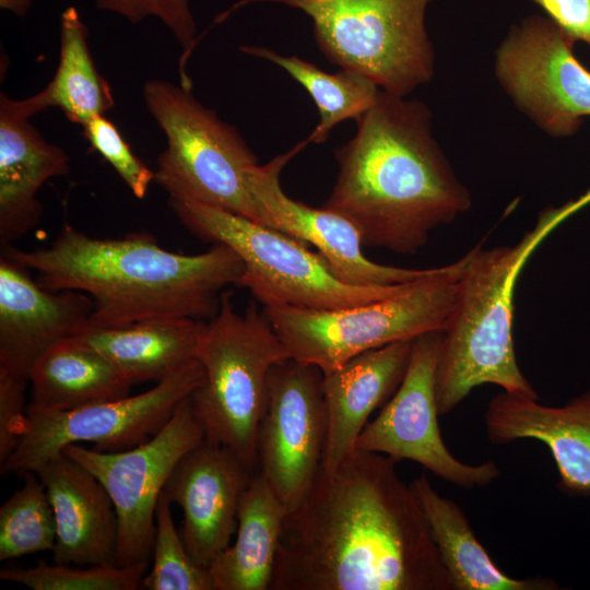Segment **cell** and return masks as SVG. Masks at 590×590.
Wrapping results in <instances>:
<instances>
[{
  "label": "cell",
  "mask_w": 590,
  "mask_h": 590,
  "mask_svg": "<svg viewBox=\"0 0 590 590\" xmlns=\"http://www.w3.org/2000/svg\"><path fill=\"white\" fill-rule=\"evenodd\" d=\"M170 206L192 234L226 245L240 257L245 270L238 287L249 290L263 307L343 309L397 295L418 282L346 284L319 252L272 227L205 204L170 202Z\"/></svg>",
  "instance_id": "obj_9"
},
{
  "label": "cell",
  "mask_w": 590,
  "mask_h": 590,
  "mask_svg": "<svg viewBox=\"0 0 590 590\" xmlns=\"http://www.w3.org/2000/svg\"><path fill=\"white\" fill-rule=\"evenodd\" d=\"M0 7L17 16H24L32 7V0H0Z\"/></svg>",
  "instance_id": "obj_35"
},
{
  "label": "cell",
  "mask_w": 590,
  "mask_h": 590,
  "mask_svg": "<svg viewBox=\"0 0 590 590\" xmlns=\"http://www.w3.org/2000/svg\"><path fill=\"white\" fill-rule=\"evenodd\" d=\"M432 1L241 0L216 22L257 2L297 9L310 17L327 60L366 75L387 93L406 97L434 76L435 52L425 25Z\"/></svg>",
  "instance_id": "obj_7"
},
{
  "label": "cell",
  "mask_w": 590,
  "mask_h": 590,
  "mask_svg": "<svg viewBox=\"0 0 590 590\" xmlns=\"http://www.w3.org/2000/svg\"><path fill=\"white\" fill-rule=\"evenodd\" d=\"M172 502L163 492L155 511L153 565L142 579L146 590H214L209 568L189 554L173 520Z\"/></svg>",
  "instance_id": "obj_30"
},
{
  "label": "cell",
  "mask_w": 590,
  "mask_h": 590,
  "mask_svg": "<svg viewBox=\"0 0 590 590\" xmlns=\"http://www.w3.org/2000/svg\"><path fill=\"white\" fill-rule=\"evenodd\" d=\"M203 380V367L196 361L137 396L61 412L26 411L19 441L0 471L35 472L73 444L91 442L105 452L133 448L157 434Z\"/></svg>",
  "instance_id": "obj_10"
},
{
  "label": "cell",
  "mask_w": 590,
  "mask_h": 590,
  "mask_svg": "<svg viewBox=\"0 0 590 590\" xmlns=\"http://www.w3.org/2000/svg\"><path fill=\"white\" fill-rule=\"evenodd\" d=\"M556 225V209L548 210L516 246L484 250L477 245L468 252L437 365L439 415L485 384L538 399L516 358L514 291L527 259Z\"/></svg>",
  "instance_id": "obj_4"
},
{
  "label": "cell",
  "mask_w": 590,
  "mask_h": 590,
  "mask_svg": "<svg viewBox=\"0 0 590 590\" xmlns=\"http://www.w3.org/2000/svg\"><path fill=\"white\" fill-rule=\"evenodd\" d=\"M287 509L266 479L251 476L239 504L236 539L209 566L214 590H269Z\"/></svg>",
  "instance_id": "obj_23"
},
{
  "label": "cell",
  "mask_w": 590,
  "mask_h": 590,
  "mask_svg": "<svg viewBox=\"0 0 590 590\" xmlns=\"http://www.w3.org/2000/svg\"><path fill=\"white\" fill-rule=\"evenodd\" d=\"M87 27L75 7L60 16L59 61L52 80L34 94L40 110L57 107L80 126L114 107L108 82L98 72L87 44Z\"/></svg>",
  "instance_id": "obj_26"
},
{
  "label": "cell",
  "mask_w": 590,
  "mask_h": 590,
  "mask_svg": "<svg viewBox=\"0 0 590 590\" xmlns=\"http://www.w3.org/2000/svg\"><path fill=\"white\" fill-rule=\"evenodd\" d=\"M101 10L137 24L148 17L161 21L184 48L180 59V84L191 88L185 64L197 45V25L189 0H95Z\"/></svg>",
  "instance_id": "obj_31"
},
{
  "label": "cell",
  "mask_w": 590,
  "mask_h": 590,
  "mask_svg": "<svg viewBox=\"0 0 590 590\" xmlns=\"http://www.w3.org/2000/svg\"><path fill=\"white\" fill-rule=\"evenodd\" d=\"M444 332L412 341L405 375L379 414L359 434L355 448L412 460L459 487L486 486L500 475L494 461L468 464L447 448L439 429L436 371Z\"/></svg>",
  "instance_id": "obj_14"
},
{
  "label": "cell",
  "mask_w": 590,
  "mask_h": 590,
  "mask_svg": "<svg viewBox=\"0 0 590 590\" xmlns=\"http://www.w3.org/2000/svg\"><path fill=\"white\" fill-rule=\"evenodd\" d=\"M205 440L189 397L161 430L122 451L105 452L81 444L62 451L104 485L118 518L117 565L149 560L155 538V511L166 482L179 460Z\"/></svg>",
  "instance_id": "obj_11"
},
{
  "label": "cell",
  "mask_w": 590,
  "mask_h": 590,
  "mask_svg": "<svg viewBox=\"0 0 590 590\" xmlns=\"http://www.w3.org/2000/svg\"><path fill=\"white\" fill-rule=\"evenodd\" d=\"M93 299L78 291H50L7 255L0 258V373L28 380L45 352L86 329Z\"/></svg>",
  "instance_id": "obj_17"
},
{
  "label": "cell",
  "mask_w": 590,
  "mask_h": 590,
  "mask_svg": "<svg viewBox=\"0 0 590 590\" xmlns=\"http://www.w3.org/2000/svg\"><path fill=\"white\" fill-rule=\"evenodd\" d=\"M82 127L92 149L111 165L135 198L143 199L155 173L132 152L118 128L104 115L93 117Z\"/></svg>",
  "instance_id": "obj_32"
},
{
  "label": "cell",
  "mask_w": 590,
  "mask_h": 590,
  "mask_svg": "<svg viewBox=\"0 0 590 590\" xmlns=\"http://www.w3.org/2000/svg\"><path fill=\"white\" fill-rule=\"evenodd\" d=\"M430 530L453 590H556L550 578H512L475 538L459 505L441 496L422 475L410 483Z\"/></svg>",
  "instance_id": "obj_24"
},
{
  "label": "cell",
  "mask_w": 590,
  "mask_h": 590,
  "mask_svg": "<svg viewBox=\"0 0 590 590\" xmlns=\"http://www.w3.org/2000/svg\"><path fill=\"white\" fill-rule=\"evenodd\" d=\"M149 560L117 564H37L22 569H2L0 579L32 590H135L141 588Z\"/></svg>",
  "instance_id": "obj_29"
},
{
  "label": "cell",
  "mask_w": 590,
  "mask_h": 590,
  "mask_svg": "<svg viewBox=\"0 0 590 590\" xmlns=\"http://www.w3.org/2000/svg\"><path fill=\"white\" fill-rule=\"evenodd\" d=\"M240 50L276 64L310 95L319 113V122L306 139L309 143L321 144L337 125L347 119L356 120L375 104L380 92L373 80L353 70L328 73L297 56H283L266 47L241 46Z\"/></svg>",
  "instance_id": "obj_27"
},
{
  "label": "cell",
  "mask_w": 590,
  "mask_h": 590,
  "mask_svg": "<svg viewBox=\"0 0 590 590\" xmlns=\"http://www.w3.org/2000/svg\"><path fill=\"white\" fill-rule=\"evenodd\" d=\"M28 380L0 373V465L14 450L26 416Z\"/></svg>",
  "instance_id": "obj_33"
},
{
  "label": "cell",
  "mask_w": 590,
  "mask_h": 590,
  "mask_svg": "<svg viewBox=\"0 0 590 590\" xmlns=\"http://www.w3.org/2000/svg\"><path fill=\"white\" fill-rule=\"evenodd\" d=\"M413 340L364 352L323 373L328 435L321 468L333 470L355 450L370 414L392 397L408 369Z\"/></svg>",
  "instance_id": "obj_21"
},
{
  "label": "cell",
  "mask_w": 590,
  "mask_h": 590,
  "mask_svg": "<svg viewBox=\"0 0 590 590\" xmlns=\"http://www.w3.org/2000/svg\"><path fill=\"white\" fill-rule=\"evenodd\" d=\"M2 253L34 271L47 290L88 295L94 308L86 329L154 319L208 321L217 312L222 294L238 286L245 270L240 257L223 244L184 255L161 247L146 234L99 239L70 224L48 247L7 246Z\"/></svg>",
  "instance_id": "obj_3"
},
{
  "label": "cell",
  "mask_w": 590,
  "mask_h": 590,
  "mask_svg": "<svg viewBox=\"0 0 590 590\" xmlns=\"http://www.w3.org/2000/svg\"><path fill=\"white\" fill-rule=\"evenodd\" d=\"M467 260L468 253L397 295L354 307L262 309L291 357L327 373L364 352L445 332Z\"/></svg>",
  "instance_id": "obj_8"
},
{
  "label": "cell",
  "mask_w": 590,
  "mask_h": 590,
  "mask_svg": "<svg viewBox=\"0 0 590 590\" xmlns=\"http://www.w3.org/2000/svg\"><path fill=\"white\" fill-rule=\"evenodd\" d=\"M142 93L166 138L154 181L170 202L205 204L262 224L247 182L258 160L236 128L181 84L154 79Z\"/></svg>",
  "instance_id": "obj_6"
},
{
  "label": "cell",
  "mask_w": 590,
  "mask_h": 590,
  "mask_svg": "<svg viewBox=\"0 0 590 590\" xmlns=\"http://www.w3.org/2000/svg\"><path fill=\"white\" fill-rule=\"evenodd\" d=\"M538 4L546 16L575 42L590 46V0H528Z\"/></svg>",
  "instance_id": "obj_34"
},
{
  "label": "cell",
  "mask_w": 590,
  "mask_h": 590,
  "mask_svg": "<svg viewBox=\"0 0 590 590\" xmlns=\"http://www.w3.org/2000/svg\"><path fill=\"white\" fill-rule=\"evenodd\" d=\"M291 357L263 309L236 310L226 290L217 312L205 322L197 359L203 382L189 396L205 440L232 450L247 467L257 465V432L272 366Z\"/></svg>",
  "instance_id": "obj_5"
},
{
  "label": "cell",
  "mask_w": 590,
  "mask_h": 590,
  "mask_svg": "<svg viewBox=\"0 0 590 590\" xmlns=\"http://www.w3.org/2000/svg\"><path fill=\"white\" fill-rule=\"evenodd\" d=\"M250 471L227 447L204 440L169 475L163 492L182 509L180 535L201 566L209 568L229 546Z\"/></svg>",
  "instance_id": "obj_16"
},
{
  "label": "cell",
  "mask_w": 590,
  "mask_h": 590,
  "mask_svg": "<svg viewBox=\"0 0 590 590\" xmlns=\"http://www.w3.org/2000/svg\"><path fill=\"white\" fill-rule=\"evenodd\" d=\"M327 435L322 370L293 357L274 364L257 432V465L287 510L317 475Z\"/></svg>",
  "instance_id": "obj_13"
},
{
  "label": "cell",
  "mask_w": 590,
  "mask_h": 590,
  "mask_svg": "<svg viewBox=\"0 0 590 590\" xmlns=\"http://www.w3.org/2000/svg\"><path fill=\"white\" fill-rule=\"evenodd\" d=\"M575 40L550 17L528 15L495 50V76L514 105L553 138L576 134L590 116V71Z\"/></svg>",
  "instance_id": "obj_12"
},
{
  "label": "cell",
  "mask_w": 590,
  "mask_h": 590,
  "mask_svg": "<svg viewBox=\"0 0 590 590\" xmlns=\"http://www.w3.org/2000/svg\"><path fill=\"white\" fill-rule=\"evenodd\" d=\"M308 141L297 143L264 165L247 172V182L263 225L317 248L332 272L355 286H388L412 283L441 273L445 267L406 269L380 264L366 258L356 227L345 217L324 206L314 208L288 197L280 181L286 164Z\"/></svg>",
  "instance_id": "obj_15"
},
{
  "label": "cell",
  "mask_w": 590,
  "mask_h": 590,
  "mask_svg": "<svg viewBox=\"0 0 590 590\" xmlns=\"http://www.w3.org/2000/svg\"><path fill=\"white\" fill-rule=\"evenodd\" d=\"M485 427L495 445L526 438L544 442L558 470V488L590 496V390L559 408L504 391L488 402Z\"/></svg>",
  "instance_id": "obj_20"
},
{
  "label": "cell",
  "mask_w": 590,
  "mask_h": 590,
  "mask_svg": "<svg viewBox=\"0 0 590 590\" xmlns=\"http://www.w3.org/2000/svg\"><path fill=\"white\" fill-rule=\"evenodd\" d=\"M40 113L34 96L12 99L0 94V243L10 246L40 221L36 196L43 185L70 169L68 154L32 125Z\"/></svg>",
  "instance_id": "obj_18"
},
{
  "label": "cell",
  "mask_w": 590,
  "mask_h": 590,
  "mask_svg": "<svg viewBox=\"0 0 590 590\" xmlns=\"http://www.w3.org/2000/svg\"><path fill=\"white\" fill-rule=\"evenodd\" d=\"M34 473L45 486L55 515L54 563L117 564L118 518L97 477L63 451Z\"/></svg>",
  "instance_id": "obj_19"
},
{
  "label": "cell",
  "mask_w": 590,
  "mask_h": 590,
  "mask_svg": "<svg viewBox=\"0 0 590 590\" xmlns=\"http://www.w3.org/2000/svg\"><path fill=\"white\" fill-rule=\"evenodd\" d=\"M132 382L96 351L68 339L45 352L28 374L26 411L61 412L129 396Z\"/></svg>",
  "instance_id": "obj_25"
},
{
  "label": "cell",
  "mask_w": 590,
  "mask_h": 590,
  "mask_svg": "<svg viewBox=\"0 0 590 590\" xmlns=\"http://www.w3.org/2000/svg\"><path fill=\"white\" fill-rule=\"evenodd\" d=\"M204 327L198 319H154L86 329L71 339L103 355L132 385L160 382L198 361Z\"/></svg>",
  "instance_id": "obj_22"
},
{
  "label": "cell",
  "mask_w": 590,
  "mask_h": 590,
  "mask_svg": "<svg viewBox=\"0 0 590 590\" xmlns=\"http://www.w3.org/2000/svg\"><path fill=\"white\" fill-rule=\"evenodd\" d=\"M396 463L355 449L320 467L285 516L269 590H453Z\"/></svg>",
  "instance_id": "obj_1"
},
{
  "label": "cell",
  "mask_w": 590,
  "mask_h": 590,
  "mask_svg": "<svg viewBox=\"0 0 590 590\" xmlns=\"http://www.w3.org/2000/svg\"><path fill=\"white\" fill-rule=\"evenodd\" d=\"M0 508V560L52 552L57 528L45 486L34 472Z\"/></svg>",
  "instance_id": "obj_28"
},
{
  "label": "cell",
  "mask_w": 590,
  "mask_h": 590,
  "mask_svg": "<svg viewBox=\"0 0 590 590\" xmlns=\"http://www.w3.org/2000/svg\"><path fill=\"white\" fill-rule=\"evenodd\" d=\"M356 123L333 152L338 175L323 206L349 220L364 246L416 253L471 206V194L434 139L423 102L380 90Z\"/></svg>",
  "instance_id": "obj_2"
}]
</instances>
